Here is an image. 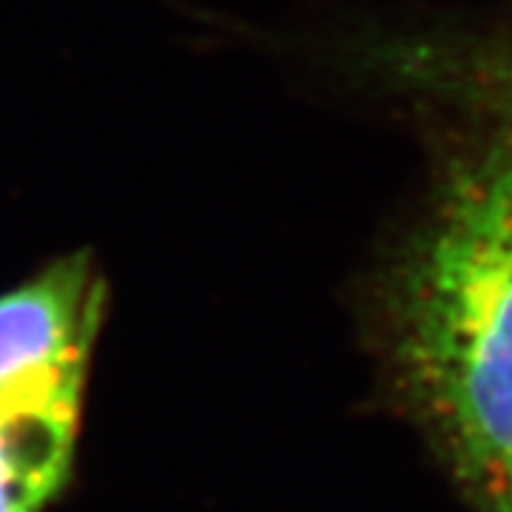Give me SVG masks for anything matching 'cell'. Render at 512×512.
<instances>
[{"mask_svg":"<svg viewBox=\"0 0 512 512\" xmlns=\"http://www.w3.org/2000/svg\"><path fill=\"white\" fill-rule=\"evenodd\" d=\"M111 285L94 248L49 256L0 291V387L92 370Z\"/></svg>","mask_w":512,"mask_h":512,"instance_id":"7a4b0ae2","label":"cell"},{"mask_svg":"<svg viewBox=\"0 0 512 512\" xmlns=\"http://www.w3.org/2000/svg\"><path fill=\"white\" fill-rule=\"evenodd\" d=\"M473 89L481 109L498 120H512V37H493L476 57Z\"/></svg>","mask_w":512,"mask_h":512,"instance_id":"277c9868","label":"cell"},{"mask_svg":"<svg viewBox=\"0 0 512 512\" xmlns=\"http://www.w3.org/2000/svg\"><path fill=\"white\" fill-rule=\"evenodd\" d=\"M89 376L0 387V512H46L69 490Z\"/></svg>","mask_w":512,"mask_h":512,"instance_id":"3957f363","label":"cell"},{"mask_svg":"<svg viewBox=\"0 0 512 512\" xmlns=\"http://www.w3.org/2000/svg\"><path fill=\"white\" fill-rule=\"evenodd\" d=\"M447 174L393 291L407 399L476 512H512V123Z\"/></svg>","mask_w":512,"mask_h":512,"instance_id":"6da1fadb","label":"cell"}]
</instances>
